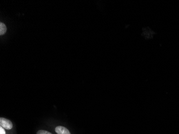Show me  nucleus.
<instances>
[{
    "label": "nucleus",
    "mask_w": 179,
    "mask_h": 134,
    "mask_svg": "<svg viewBox=\"0 0 179 134\" xmlns=\"http://www.w3.org/2000/svg\"><path fill=\"white\" fill-rule=\"evenodd\" d=\"M0 126L7 130H10L12 128V122L9 120L3 117L0 118Z\"/></svg>",
    "instance_id": "f257e3e1"
},
{
    "label": "nucleus",
    "mask_w": 179,
    "mask_h": 134,
    "mask_svg": "<svg viewBox=\"0 0 179 134\" xmlns=\"http://www.w3.org/2000/svg\"><path fill=\"white\" fill-rule=\"evenodd\" d=\"M0 134H5V130L2 127H0Z\"/></svg>",
    "instance_id": "39448f33"
},
{
    "label": "nucleus",
    "mask_w": 179,
    "mask_h": 134,
    "mask_svg": "<svg viewBox=\"0 0 179 134\" xmlns=\"http://www.w3.org/2000/svg\"><path fill=\"white\" fill-rule=\"evenodd\" d=\"M36 134H52L50 132L44 130H40L36 132Z\"/></svg>",
    "instance_id": "20e7f679"
},
{
    "label": "nucleus",
    "mask_w": 179,
    "mask_h": 134,
    "mask_svg": "<svg viewBox=\"0 0 179 134\" xmlns=\"http://www.w3.org/2000/svg\"><path fill=\"white\" fill-rule=\"evenodd\" d=\"M6 32H7V27L5 26V25L3 23H0V35L1 36L5 34Z\"/></svg>",
    "instance_id": "7ed1b4c3"
},
{
    "label": "nucleus",
    "mask_w": 179,
    "mask_h": 134,
    "mask_svg": "<svg viewBox=\"0 0 179 134\" xmlns=\"http://www.w3.org/2000/svg\"><path fill=\"white\" fill-rule=\"evenodd\" d=\"M55 130L58 134H71L69 130L63 126H58L56 127Z\"/></svg>",
    "instance_id": "f03ea898"
}]
</instances>
